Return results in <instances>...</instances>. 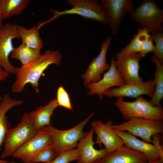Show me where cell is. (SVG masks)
<instances>
[{
  "mask_svg": "<svg viewBox=\"0 0 163 163\" xmlns=\"http://www.w3.org/2000/svg\"><path fill=\"white\" fill-rule=\"evenodd\" d=\"M62 57L59 50H47L37 60L16 68L14 73L16 78L12 86V91L17 93L22 92L25 85L29 83L38 93V82L43 72L51 65H59Z\"/></svg>",
  "mask_w": 163,
  "mask_h": 163,
  "instance_id": "6da1fadb",
  "label": "cell"
},
{
  "mask_svg": "<svg viewBox=\"0 0 163 163\" xmlns=\"http://www.w3.org/2000/svg\"><path fill=\"white\" fill-rule=\"evenodd\" d=\"M94 113V112H92L85 119L70 129L60 130L51 125L45 126L39 131L51 136L52 141L50 147L57 155L76 147L79 140L88 134V132H83L84 127Z\"/></svg>",
  "mask_w": 163,
  "mask_h": 163,
  "instance_id": "7a4b0ae2",
  "label": "cell"
},
{
  "mask_svg": "<svg viewBox=\"0 0 163 163\" xmlns=\"http://www.w3.org/2000/svg\"><path fill=\"white\" fill-rule=\"evenodd\" d=\"M38 131L30 119L29 113H24L17 126L8 130L3 142L4 150L1 158L4 159L12 155L17 149L33 137Z\"/></svg>",
  "mask_w": 163,
  "mask_h": 163,
  "instance_id": "3957f363",
  "label": "cell"
},
{
  "mask_svg": "<svg viewBox=\"0 0 163 163\" xmlns=\"http://www.w3.org/2000/svg\"><path fill=\"white\" fill-rule=\"evenodd\" d=\"M115 105L126 120L134 118L163 120V108L152 106L150 101L141 96L133 102L118 98Z\"/></svg>",
  "mask_w": 163,
  "mask_h": 163,
  "instance_id": "277c9868",
  "label": "cell"
},
{
  "mask_svg": "<svg viewBox=\"0 0 163 163\" xmlns=\"http://www.w3.org/2000/svg\"><path fill=\"white\" fill-rule=\"evenodd\" d=\"M130 17L141 27L146 28L149 33L163 30V11L154 1H143L135 8Z\"/></svg>",
  "mask_w": 163,
  "mask_h": 163,
  "instance_id": "5b68a950",
  "label": "cell"
},
{
  "mask_svg": "<svg viewBox=\"0 0 163 163\" xmlns=\"http://www.w3.org/2000/svg\"><path fill=\"white\" fill-rule=\"evenodd\" d=\"M113 128L124 131L134 136L140 137L143 141L152 142L151 137L163 132V121L143 118H134L118 125H113Z\"/></svg>",
  "mask_w": 163,
  "mask_h": 163,
  "instance_id": "8992f818",
  "label": "cell"
},
{
  "mask_svg": "<svg viewBox=\"0 0 163 163\" xmlns=\"http://www.w3.org/2000/svg\"><path fill=\"white\" fill-rule=\"evenodd\" d=\"M98 2L97 0H67L68 4L72 8L61 11H53L54 15L51 20L60 16L75 14L98 21L103 24H107L108 22L106 12Z\"/></svg>",
  "mask_w": 163,
  "mask_h": 163,
  "instance_id": "52a82bcc",
  "label": "cell"
},
{
  "mask_svg": "<svg viewBox=\"0 0 163 163\" xmlns=\"http://www.w3.org/2000/svg\"><path fill=\"white\" fill-rule=\"evenodd\" d=\"M115 58L117 70L125 84L143 81L139 75V62L142 58L139 53L128 52L122 49Z\"/></svg>",
  "mask_w": 163,
  "mask_h": 163,
  "instance_id": "ba28073f",
  "label": "cell"
},
{
  "mask_svg": "<svg viewBox=\"0 0 163 163\" xmlns=\"http://www.w3.org/2000/svg\"><path fill=\"white\" fill-rule=\"evenodd\" d=\"M18 25L6 23L0 29V66L9 74H14L16 68L9 60V56L14 48L12 40L20 39L18 33Z\"/></svg>",
  "mask_w": 163,
  "mask_h": 163,
  "instance_id": "9c48e42d",
  "label": "cell"
},
{
  "mask_svg": "<svg viewBox=\"0 0 163 163\" xmlns=\"http://www.w3.org/2000/svg\"><path fill=\"white\" fill-rule=\"evenodd\" d=\"M113 125V122L111 119H108L105 123L99 120L94 121L91 123L94 133L97 135L96 143L100 147L103 144L108 154L125 145L123 140L115 132Z\"/></svg>",
  "mask_w": 163,
  "mask_h": 163,
  "instance_id": "30bf717a",
  "label": "cell"
},
{
  "mask_svg": "<svg viewBox=\"0 0 163 163\" xmlns=\"http://www.w3.org/2000/svg\"><path fill=\"white\" fill-rule=\"evenodd\" d=\"M101 2L109 26L113 33L115 34L123 16L134 11V5L131 0H101Z\"/></svg>",
  "mask_w": 163,
  "mask_h": 163,
  "instance_id": "8fae6325",
  "label": "cell"
},
{
  "mask_svg": "<svg viewBox=\"0 0 163 163\" xmlns=\"http://www.w3.org/2000/svg\"><path fill=\"white\" fill-rule=\"evenodd\" d=\"M52 141L50 135L38 131L33 137L17 149L12 156L23 162H32L41 150L50 147Z\"/></svg>",
  "mask_w": 163,
  "mask_h": 163,
  "instance_id": "7c38bea8",
  "label": "cell"
},
{
  "mask_svg": "<svg viewBox=\"0 0 163 163\" xmlns=\"http://www.w3.org/2000/svg\"><path fill=\"white\" fill-rule=\"evenodd\" d=\"M111 42L110 37L102 42L99 54L93 58L85 73L81 76L85 87L89 83L99 81L102 78L101 75L104 72L109 70L110 65L107 62L106 56Z\"/></svg>",
  "mask_w": 163,
  "mask_h": 163,
  "instance_id": "4fadbf2b",
  "label": "cell"
},
{
  "mask_svg": "<svg viewBox=\"0 0 163 163\" xmlns=\"http://www.w3.org/2000/svg\"><path fill=\"white\" fill-rule=\"evenodd\" d=\"M155 89L154 79H151L145 82L125 84L117 88H109L105 91L104 95L110 97L123 98L127 97L136 98L146 94L152 98Z\"/></svg>",
  "mask_w": 163,
  "mask_h": 163,
  "instance_id": "5bb4252c",
  "label": "cell"
},
{
  "mask_svg": "<svg viewBox=\"0 0 163 163\" xmlns=\"http://www.w3.org/2000/svg\"><path fill=\"white\" fill-rule=\"evenodd\" d=\"M114 130L123 140L126 146L143 154L148 162L159 159L163 160V147L161 145H156L139 140L126 131Z\"/></svg>",
  "mask_w": 163,
  "mask_h": 163,
  "instance_id": "9a60e30c",
  "label": "cell"
},
{
  "mask_svg": "<svg viewBox=\"0 0 163 163\" xmlns=\"http://www.w3.org/2000/svg\"><path fill=\"white\" fill-rule=\"evenodd\" d=\"M113 57L110 59V67L104 75L102 78L97 82L88 84L85 87L89 89L88 95L97 94L102 100L105 91L113 86L120 87L125 84L123 79L117 72Z\"/></svg>",
  "mask_w": 163,
  "mask_h": 163,
  "instance_id": "2e32d148",
  "label": "cell"
},
{
  "mask_svg": "<svg viewBox=\"0 0 163 163\" xmlns=\"http://www.w3.org/2000/svg\"><path fill=\"white\" fill-rule=\"evenodd\" d=\"M94 133L91 128L87 135L79 141L76 147L80 153L77 163H93L108 154L105 148L98 150L94 148V145L96 143L93 141Z\"/></svg>",
  "mask_w": 163,
  "mask_h": 163,
  "instance_id": "e0dca14e",
  "label": "cell"
},
{
  "mask_svg": "<svg viewBox=\"0 0 163 163\" xmlns=\"http://www.w3.org/2000/svg\"><path fill=\"white\" fill-rule=\"evenodd\" d=\"M95 162L97 163H148V161L141 152L123 145Z\"/></svg>",
  "mask_w": 163,
  "mask_h": 163,
  "instance_id": "ac0fdd59",
  "label": "cell"
},
{
  "mask_svg": "<svg viewBox=\"0 0 163 163\" xmlns=\"http://www.w3.org/2000/svg\"><path fill=\"white\" fill-rule=\"evenodd\" d=\"M58 106L56 98H54L47 105L39 106L35 110L29 113L30 119L37 131L51 125V117L55 109Z\"/></svg>",
  "mask_w": 163,
  "mask_h": 163,
  "instance_id": "d6986e66",
  "label": "cell"
},
{
  "mask_svg": "<svg viewBox=\"0 0 163 163\" xmlns=\"http://www.w3.org/2000/svg\"><path fill=\"white\" fill-rule=\"evenodd\" d=\"M23 102V101L11 97L7 94L4 95L2 98L0 102V150L10 126L6 114L12 107L21 105Z\"/></svg>",
  "mask_w": 163,
  "mask_h": 163,
  "instance_id": "ffe728a7",
  "label": "cell"
},
{
  "mask_svg": "<svg viewBox=\"0 0 163 163\" xmlns=\"http://www.w3.org/2000/svg\"><path fill=\"white\" fill-rule=\"evenodd\" d=\"M18 33L22 43L34 49L41 50L43 42L40 36L37 27L34 26L29 29L24 26L17 25Z\"/></svg>",
  "mask_w": 163,
  "mask_h": 163,
  "instance_id": "44dd1931",
  "label": "cell"
},
{
  "mask_svg": "<svg viewBox=\"0 0 163 163\" xmlns=\"http://www.w3.org/2000/svg\"><path fill=\"white\" fill-rule=\"evenodd\" d=\"M30 2L29 0H0V13L2 19L20 14Z\"/></svg>",
  "mask_w": 163,
  "mask_h": 163,
  "instance_id": "7402d4cb",
  "label": "cell"
},
{
  "mask_svg": "<svg viewBox=\"0 0 163 163\" xmlns=\"http://www.w3.org/2000/svg\"><path fill=\"white\" fill-rule=\"evenodd\" d=\"M156 66V72L154 79L155 89L152 97L149 101L154 106L161 107L160 101L163 99V64L161 63L153 54L151 58Z\"/></svg>",
  "mask_w": 163,
  "mask_h": 163,
  "instance_id": "603a6c76",
  "label": "cell"
},
{
  "mask_svg": "<svg viewBox=\"0 0 163 163\" xmlns=\"http://www.w3.org/2000/svg\"><path fill=\"white\" fill-rule=\"evenodd\" d=\"M41 50L30 47L23 43L14 48L11 58L19 60L22 66L26 65L39 58L41 56Z\"/></svg>",
  "mask_w": 163,
  "mask_h": 163,
  "instance_id": "cb8c5ba5",
  "label": "cell"
},
{
  "mask_svg": "<svg viewBox=\"0 0 163 163\" xmlns=\"http://www.w3.org/2000/svg\"><path fill=\"white\" fill-rule=\"evenodd\" d=\"M152 35L145 28H139L137 33L133 36L129 43L124 48V51L132 53H139L143 43Z\"/></svg>",
  "mask_w": 163,
  "mask_h": 163,
  "instance_id": "d4e9b609",
  "label": "cell"
},
{
  "mask_svg": "<svg viewBox=\"0 0 163 163\" xmlns=\"http://www.w3.org/2000/svg\"><path fill=\"white\" fill-rule=\"evenodd\" d=\"M79 157L78 150L74 148L59 154L53 161L48 163H69L74 161H78Z\"/></svg>",
  "mask_w": 163,
  "mask_h": 163,
  "instance_id": "484cf974",
  "label": "cell"
},
{
  "mask_svg": "<svg viewBox=\"0 0 163 163\" xmlns=\"http://www.w3.org/2000/svg\"><path fill=\"white\" fill-rule=\"evenodd\" d=\"M153 41L155 43L154 54L160 62L163 63V32L162 31H157L152 35Z\"/></svg>",
  "mask_w": 163,
  "mask_h": 163,
  "instance_id": "4316f807",
  "label": "cell"
},
{
  "mask_svg": "<svg viewBox=\"0 0 163 163\" xmlns=\"http://www.w3.org/2000/svg\"><path fill=\"white\" fill-rule=\"evenodd\" d=\"M56 98L59 106L72 110V105L69 95L62 85L59 86L57 89Z\"/></svg>",
  "mask_w": 163,
  "mask_h": 163,
  "instance_id": "83f0119b",
  "label": "cell"
},
{
  "mask_svg": "<svg viewBox=\"0 0 163 163\" xmlns=\"http://www.w3.org/2000/svg\"><path fill=\"white\" fill-rule=\"evenodd\" d=\"M57 156L53 149L48 147L39 152L32 162L36 163L40 162L48 163L53 161Z\"/></svg>",
  "mask_w": 163,
  "mask_h": 163,
  "instance_id": "f1b7e54d",
  "label": "cell"
},
{
  "mask_svg": "<svg viewBox=\"0 0 163 163\" xmlns=\"http://www.w3.org/2000/svg\"><path fill=\"white\" fill-rule=\"evenodd\" d=\"M153 42V41L152 36L143 43L140 48L139 53L142 57H144L149 52H154L155 46Z\"/></svg>",
  "mask_w": 163,
  "mask_h": 163,
  "instance_id": "f546056e",
  "label": "cell"
},
{
  "mask_svg": "<svg viewBox=\"0 0 163 163\" xmlns=\"http://www.w3.org/2000/svg\"><path fill=\"white\" fill-rule=\"evenodd\" d=\"M9 74L5 71L0 66V82L5 80L8 76Z\"/></svg>",
  "mask_w": 163,
  "mask_h": 163,
  "instance_id": "4dcf8cb0",
  "label": "cell"
},
{
  "mask_svg": "<svg viewBox=\"0 0 163 163\" xmlns=\"http://www.w3.org/2000/svg\"><path fill=\"white\" fill-rule=\"evenodd\" d=\"M148 163H163V160L161 159H159L153 161L148 162Z\"/></svg>",
  "mask_w": 163,
  "mask_h": 163,
  "instance_id": "1f68e13d",
  "label": "cell"
},
{
  "mask_svg": "<svg viewBox=\"0 0 163 163\" xmlns=\"http://www.w3.org/2000/svg\"><path fill=\"white\" fill-rule=\"evenodd\" d=\"M3 20V19L2 18V16L0 13V29H1L3 26L2 23Z\"/></svg>",
  "mask_w": 163,
  "mask_h": 163,
  "instance_id": "d6a6232c",
  "label": "cell"
},
{
  "mask_svg": "<svg viewBox=\"0 0 163 163\" xmlns=\"http://www.w3.org/2000/svg\"><path fill=\"white\" fill-rule=\"evenodd\" d=\"M7 163H17L14 161H11L10 162H8ZM23 163H36L33 162H23Z\"/></svg>",
  "mask_w": 163,
  "mask_h": 163,
  "instance_id": "836d02e7",
  "label": "cell"
},
{
  "mask_svg": "<svg viewBox=\"0 0 163 163\" xmlns=\"http://www.w3.org/2000/svg\"><path fill=\"white\" fill-rule=\"evenodd\" d=\"M8 162L7 161L0 160V163H7Z\"/></svg>",
  "mask_w": 163,
  "mask_h": 163,
  "instance_id": "e575fe53",
  "label": "cell"
},
{
  "mask_svg": "<svg viewBox=\"0 0 163 163\" xmlns=\"http://www.w3.org/2000/svg\"><path fill=\"white\" fill-rule=\"evenodd\" d=\"M2 98L1 97H0V102L2 100Z\"/></svg>",
  "mask_w": 163,
  "mask_h": 163,
  "instance_id": "d590c367",
  "label": "cell"
},
{
  "mask_svg": "<svg viewBox=\"0 0 163 163\" xmlns=\"http://www.w3.org/2000/svg\"><path fill=\"white\" fill-rule=\"evenodd\" d=\"M97 163L96 162H94V163Z\"/></svg>",
  "mask_w": 163,
  "mask_h": 163,
  "instance_id": "8d00e7d4",
  "label": "cell"
}]
</instances>
